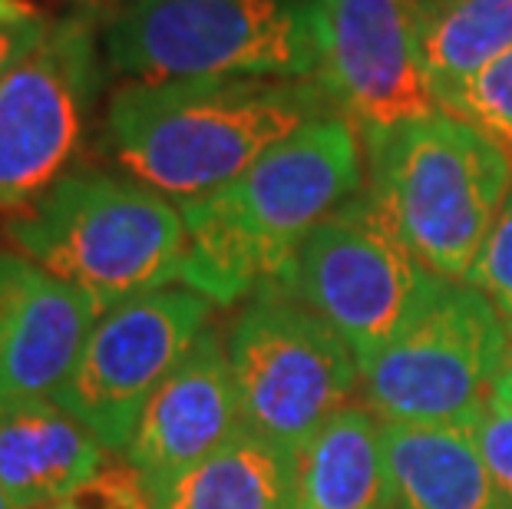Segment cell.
Wrapping results in <instances>:
<instances>
[{
	"instance_id": "6da1fadb",
	"label": "cell",
	"mask_w": 512,
	"mask_h": 509,
	"mask_svg": "<svg viewBox=\"0 0 512 509\" xmlns=\"http://www.w3.org/2000/svg\"><path fill=\"white\" fill-rule=\"evenodd\" d=\"M357 192L364 146L351 119L331 113L294 129L225 189L179 205L189 229L179 285L212 305L278 285L314 225Z\"/></svg>"
},
{
	"instance_id": "7a4b0ae2",
	"label": "cell",
	"mask_w": 512,
	"mask_h": 509,
	"mask_svg": "<svg viewBox=\"0 0 512 509\" xmlns=\"http://www.w3.org/2000/svg\"><path fill=\"white\" fill-rule=\"evenodd\" d=\"M331 113L314 80H129L106 106L103 146L126 176L182 205L225 189L294 129Z\"/></svg>"
},
{
	"instance_id": "3957f363",
	"label": "cell",
	"mask_w": 512,
	"mask_h": 509,
	"mask_svg": "<svg viewBox=\"0 0 512 509\" xmlns=\"http://www.w3.org/2000/svg\"><path fill=\"white\" fill-rule=\"evenodd\" d=\"M357 133L380 219L430 272L466 281L512 186V153L446 110Z\"/></svg>"
},
{
	"instance_id": "277c9868",
	"label": "cell",
	"mask_w": 512,
	"mask_h": 509,
	"mask_svg": "<svg viewBox=\"0 0 512 509\" xmlns=\"http://www.w3.org/2000/svg\"><path fill=\"white\" fill-rule=\"evenodd\" d=\"M0 235L43 272L86 291L103 311L182 278V209L126 172L76 169L37 202L4 215Z\"/></svg>"
},
{
	"instance_id": "5b68a950",
	"label": "cell",
	"mask_w": 512,
	"mask_h": 509,
	"mask_svg": "<svg viewBox=\"0 0 512 509\" xmlns=\"http://www.w3.org/2000/svg\"><path fill=\"white\" fill-rule=\"evenodd\" d=\"M106 60L133 83L311 80L308 0H129L106 30Z\"/></svg>"
},
{
	"instance_id": "8992f818",
	"label": "cell",
	"mask_w": 512,
	"mask_h": 509,
	"mask_svg": "<svg viewBox=\"0 0 512 509\" xmlns=\"http://www.w3.org/2000/svg\"><path fill=\"white\" fill-rule=\"evenodd\" d=\"M443 275L430 272L380 219L367 192L314 225L278 291L318 314L364 367L423 311Z\"/></svg>"
},
{
	"instance_id": "52a82bcc",
	"label": "cell",
	"mask_w": 512,
	"mask_h": 509,
	"mask_svg": "<svg viewBox=\"0 0 512 509\" xmlns=\"http://www.w3.org/2000/svg\"><path fill=\"white\" fill-rule=\"evenodd\" d=\"M245 427L298 453L351 407L361 364L328 321L278 288H261L225 338Z\"/></svg>"
},
{
	"instance_id": "ba28073f",
	"label": "cell",
	"mask_w": 512,
	"mask_h": 509,
	"mask_svg": "<svg viewBox=\"0 0 512 509\" xmlns=\"http://www.w3.org/2000/svg\"><path fill=\"white\" fill-rule=\"evenodd\" d=\"M509 328L483 291L443 278L423 311L361 371L380 424H466L489 404Z\"/></svg>"
},
{
	"instance_id": "9c48e42d",
	"label": "cell",
	"mask_w": 512,
	"mask_h": 509,
	"mask_svg": "<svg viewBox=\"0 0 512 509\" xmlns=\"http://www.w3.org/2000/svg\"><path fill=\"white\" fill-rule=\"evenodd\" d=\"M212 308L209 298L185 285L106 308L53 404L80 420L106 453H123L146 400L202 338Z\"/></svg>"
},
{
	"instance_id": "30bf717a",
	"label": "cell",
	"mask_w": 512,
	"mask_h": 509,
	"mask_svg": "<svg viewBox=\"0 0 512 509\" xmlns=\"http://www.w3.org/2000/svg\"><path fill=\"white\" fill-rule=\"evenodd\" d=\"M100 86L93 34L83 20L50 24L0 80V215L37 202L67 176Z\"/></svg>"
},
{
	"instance_id": "8fae6325",
	"label": "cell",
	"mask_w": 512,
	"mask_h": 509,
	"mask_svg": "<svg viewBox=\"0 0 512 509\" xmlns=\"http://www.w3.org/2000/svg\"><path fill=\"white\" fill-rule=\"evenodd\" d=\"M314 83L357 129L437 113L423 73V0H308Z\"/></svg>"
},
{
	"instance_id": "7c38bea8",
	"label": "cell",
	"mask_w": 512,
	"mask_h": 509,
	"mask_svg": "<svg viewBox=\"0 0 512 509\" xmlns=\"http://www.w3.org/2000/svg\"><path fill=\"white\" fill-rule=\"evenodd\" d=\"M100 314L86 291L0 248V407L53 400Z\"/></svg>"
},
{
	"instance_id": "4fadbf2b",
	"label": "cell",
	"mask_w": 512,
	"mask_h": 509,
	"mask_svg": "<svg viewBox=\"0 0 512 509\" xmlns=\"http://www.w3.org/2000/svg\"><path fill=\"white\" fill-rule=\"evenodd\" d=\"M242 430L248 427L225 341L209 324L146 400L123 460L139 483H156L212 457Z\"/></svg>"
},
{
	"instance_id": "5bb4252c",
	"label": "cell",
	"mask_w": 512,
	"mask_h": 509,
	"mask_svg": "<svg viewBox=\"0 0 512 509\" xmlns=\"http://www.w3.org/2000/svg\"><path fill=\"white\" fill-rule=\"evenodd\" d=\"M106 470L103 443L53 400L0 407V490L14 509H43Z\"/></svg>"
},
{
	"instance_id": "9a60e30c",
	"label": "cell",
	"mask_w": 512,
	"mask_h": 509,
	"mask_svg": "<svg viewBox=\"0 0 512 509\" xmlns=\"http://www.w3.org/2000/svg\"><path fill=\"white\" fill-rule=\"evenodd\" d=\"M143 490L149 509H298V457L242 430L212 457Z\"/></svg>"
},
{
	"instance_id": "2e32d148",
	"label": "cell",
	"mask_w": 512,
	"mask_h": 509,
	"mask_svg": "<svg viewBox=\"0 0 512 509\" xmlns=\"http://www.w3.org/2000/svg\"><path fill=\"white\" fill-rule=\"evenodd\" d=\"M400 509H503L466 424H380Z\"/></svg>"
},
{
	"instance_id": "e0dca14e",
	"label": "cell",
	"mask_w": 512,
	"mask_h": 509,
	"mask_svg": "<svg viewBox=\"0 0 512 509\" xmlns=\"http://www.w3.org/2000/svg\"><path fill=\"white\" fill-rule=\"evenodd\" d=\"M294 457L298 509H400L384 427L367 407H344Z\"/></svg>"
},
{
	"instance_id": "ac0fdd59",
	"label": "cell",
	"mask_w": 512,
	"mask_h": 509,
	"mask_svg": "<svg viewBox=\"0 0 512 509\" xmlns=\"http://www.w3.org/2000/svg\"><path fill=\"white\" fill-rule=\"evenodd\" d=\"M512 50V0H423L420 53L433 96Z\"/></svg>"
},
{
	"instance_id": "d6986e66",
	"label": "cell",
	"mask_w": 512,
	"mask_h": 509,
	"mask_svg": "<svg viewBox=\"0 0 512 509\" xmlns=\"http://www.w3.org/2000/svg\"><path fill=\"white\" fill-rule=\"evenodd\" d=\"M437 103L440 110L473 123L512 153V50L466 83L440 93Z\"/></svg>"
},
{
	"instance_id": "ffe728a7",
	"label": "cell",
	"mask_w": 512,
	"mask_h": 509,
	"mask_svg": "<svg viewBox=\"0 0 512 509\" xmlns=\"http://www.w3.org/2000/svg\"><path fill=\"white\" fill-rule=\"evenodd\" d=\"M466 285L483 291L489 305L496 308V314L512 331V186L506 192L503 209H499L483 248H479L470 275H466Z\"/></svg>"
},
{
	"instance_id": "44dd1931",
	"label": "cell",
	"mask_w": 512,
	"mask_h": 509,
	"mask_svg": "<svg viewBox=\"0 0 512 509\" xmlns=\"http://www.w3.org/2000/svg\"><path fill=\"white\" fill-rule=\"evenodd\" d=\"M470 430L479 447V457H483L489 476H493L499 503H503V509H512V404L493 394L470 424Z\"/></svg>"
},
{
	"instance_id": "7402d4cb",
	"label": "cell",
	"mask_w": 512,
	"mask_h": 509,
	"mask_svg": "<svg viewBox=\"0 0 512 509\" xmlns=\"http://www.w3.org/2000/svg\"><path fill=\"white\" fill-rule=\"evenodd\" d=\"M43 509H149V500H146V490H143V483H139V476L126 467V476L103 480V473H100L86 490Z\"/></svg>"
},
{
	"instance_id": "603a6c76",
	"label": "cell",
	"mask_w": 512,
	"mask_h": 509,
	"mask_svg": "<svg viewBox=\"0 0 512 509\" xmlns=\"http://www.w3.org/2000/svg\"><path fill=\"white\" fill-rule=\"evenodd\" d=\"M50 24L53 20H47L43 14L34 20H24V24H0V80H4L30 50L40 47V40L47 37Z\"/></svg>"
},
{
	"instance_id": "cb8c5ba5",
	"label": "cell",
	"mask_w": 512,
	"mask_h": 509,
	"mask_svg": "<svg viewBox=\"0 0 512 509\" xmlns=\"http://www.w3.org/2000/svg\"><path fill=\"white\" fill-rule=\"evenodd\" d=\"M34 17H40V10L30 7L27 0H0V24H24Z\"/></svg>"
},
{
	"instance_id": "d4e9b609",
	"label": "cell",
	"mask_w": 512,
	"mask_h": 509,
	"mask_svg": "<svg viewBox=\"0 0 512 509\" xmlns=\"http://www.w3.org/2000/svg\"><path fill=\"white\" fill-rule=\"evenodd\" d=\"M493 394H496L499 400H506V404H512V331H509V344H506V361H503V371H499V377H496Z\"/></svg>"
},
{
	"instance_id": "484cf974",
	"label": "cell",
	"mask_w": 512,
	"mask_h": 509,
	"mask_svg": "<svg viewBox=\"0 0 512 509\" xmlns=\"http://www.w3.org/2000/svg\"><path fill=\"white\" fill-rule=\"evenodd\" d=\"M0 509H14V506H10V503H7V496H4V490H0Z\"/></svg>"
}]
</instances>
